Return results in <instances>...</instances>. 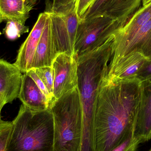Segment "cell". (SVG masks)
<instances>
[{"mask_svg": "<svg viewBox=\"0 0 151 151\" xmlns=\"http://www.w3.org/2000/svg\"><path fill=\"white\" fill-rule=\"evenodd\" d=\"M95 1V0H76L75 3L76 10L78 17L81 20Z\"/></svg>", "mask_w": 151, "mask_h": 151, "instance_id": "7402d4cb", "label": "cell"}, {"mask_svg": "<svg viewBox=\"0 0 151 151\" xmlns=\"http://www.w3.org/2000/svg\"><path fill=\"white\" fill-rule=\"evenodd\" d=\"M6 151H54V121L50 109L36 111L22 104Z\"/></svg>", "mask_w": 151, "mask_h": 151, "instance_id": "7a4b0ae2", "label": "cell"}, {"mask_svg": "<svg viewBox=\"0 0 151 151\" xmlns=\"http://www.w3.org/2000/svg\"><path fill=\"white\" fill-rule=\"evenodd\" d=\"M50 109L54 121V151H79L83 112L77 87L56 99Z\"/></svg>", "mask_w": 151, "mask_h": 151, "instance_id": "277c9868", "label": "cell"}, {"mask_svg": "<svg viewBox=\"0 0 151 151\" xmlns=\"http://www.w3.org/2000/svg\"><path fill=\"white\" fill-rule=\"evenodd\" d=\"M38 1V0H26V2L28 4L32 5V6H34L36 4Z\"/></svg>", "mask_w": 151, "mask_h": 151, "instance_id": "484cf974", "label": "cell"}, {"mask_svg": "<svg viewBox=\"0 0 151 151\" xmlns=\"http://www.w3.org/2000/svg\"><path fill=\"white\" fill-rule=\"evenodd\" d=\"M18 98L31 110L42 111L49 109L47 98L32 78L27 73H23Z\"/></svg>", "mask_w": 151, "mask_h": 151, "instance_id": "9a60e30c", "label": "cell"}, {"mask_svg": "<svg viewBox=\"0 0 151 151\" xmlns=\"http://www.w3.org/2000/svg\"><path fill=\"white\" fill-rule=\"evenodd\" d=\"M143 0H95L83 19L107 16L115 19L122 27L143 6Z\"/></svg>", "mask_w": 151, "mask_h": 151, "instance_id": "52a82bcc", "label": "cell"}, {"mask_svg": "<svg viewBox=\"0 0 151 151\" xmlns=\"http://www.w3.org/2000/svg\"><path fill=\"white\" fill-rule=\"evenodd\" d=\"M52 66L55 73L54 96L56 100L77 87L76 58L61 53L57 56Z\"/></svg>", "mask_w": 151, "mask_h": 151, "instance_id": "ba28073f", "label": "cell"}, {"mask_svg": "<svg viewBox=\"0 0 151 151\" xmlns=\"http://www.w3.org/2000/svg\"><path fill=\"white\" fill-rule=\"evenodd\" d=\"M151 1V0H143L142 4L143 6L146 5L148 4V3L150 2Z\"/></svg>", "mask_w": 151, "mask_h": 151, "instance_id": "4316f807", "label": "cell"}, {"mask_svg": "<svg viewBox=\"0 0 151 151\" xmlns=\"http://www.w3.org/2000/svg\"><path fill=\"white\" fill-rule=\"evenodd\" d=\"M151 19V1L141 7L122 28L114 34L112 55H116L125 47L138 30Z\"/></svg>", "mask_w": 151, "mask_h": 151, "instance_id": "8fae6325", "label": "cell"}, {"mask_svg": "<svg viewBox=\"0 0 151 151\" xmlns=\"http://www.w3.org/2000/svg\"><path fill=\"white\" fill-rule=\"evenodd\" d=\"M57 55L52 38L48 12L46 24L35 50L32 69L52 66L53 62Z\"/></svg>", "mask_w": 151, "mask_h": 151, "instance_id": "5bb4252c", "label": "cell"}, {"mask_svg": "<svg viewBox=\"0 0 151 151\" xmlns=\"http://www.w3.org/2000/svg\"><path fill=\"white\" fill-rule=\"evenodd\" d=\"M119 22L107 16L81 19L76 37V58L91 52L104 44L118 29Z\"/></svg>", "mask_w": 151, "mask_h": 151, "instance_id": "5b68a950", "label": "cell"}, {"mask_svg": "<svg viewBox=\"0 0 151 151\" xmlns=\"http://www.w3.org/2000/svg\"><path fill=\"white\" fill-rule=\"evenodd\" d=\"M136 78L140 81L151 79V59L147 60L137 74Z\"/></svg>", "mask_w": 151, "mask_h": 151, "instance_id": "cb8c5ba5", "label": "cell"}, {"mask_svg": "<svg viewBox=\"0 0 151 151\" xmlns=\"http://www.w3.org/2000/svg\"><path fill=\"white\" fill-rule=\"evenodd\" d=\"M51 24L52 38L58 55L65 53L74 56V46L81 19L76 14L75 5L58 12L47 7ZM75 57V56H74Z\"/></svg>", "mask_w": 151, "mask_h": 151, "instance_id": "8992f818", "label": "cell"}, {"mask_svg": "<svg viewBox=\"0 0 151 151\" xmlns=\"http://www.w3.org/2000/svg\"><path fill=\"white\" fill-rule=\"evenodd\" d=\"M140 53L151 59V19L137 32L133 39L116 55L111 56L107 75L112 72L126 58L132 53Z\"/></svg>", "mask_w": 151, "mask_h": 151, "instance_id": "9c48e42d", "label": "cell"}, {"mask_svg": "<svg viewBox=\"0 0 151 151\" xmlns=\"http://www.w3.org/2000/svg\"><path fill=\"white\" fill-rule=\"evenodd\" d=\"M114 35L104 44L76 58L77 88L83 112V123L94 124L99 90L108 71L112 55Z\"/></svg>", "mask_w": 151, "mask_h": 151, "instance_id": "3957f363", "label": "cell"}, {"mask_svg": "<svg viewBox=\"0 0 151 151\" xmlns=\"http://www.w3.org/2000/svg\"><path fill=\"white\" fill-rule=\"evenodd\" d=\"M149 151H151V149H150V150Z\"/></svg>", "mask_w": 151, "mask_h": 151, "instance_id": "f1b7e54d", "label": "cell"}, {"mask_svg": "<svg viewBox=\"0 0 151 151\" xmlns=\"http://www.w3.org/2000/svg\"><path fill=\"white\" fill-rule=\"evenodd\" d=\"M23 74L14 63L0 59V96L7 103L17 98Z\"/></svg>", "mask_w": 151, "mask_h": 151, "instance_id": "4fadbf2b", "label": "cell"}, {"mask_svg": "<svg viewBox=\"0 0 151 151\" xmlns=\"http://www.w3.org/2000/svg\"><path fill=\"white\" fill-rule=\"evenodd\" d=\"M141 99L137 78H104L94 110L96 151H112L134 132Z\"/></svg>", "mask_w": 151, "mask_h": 151, "instance_id": "6da1fadb", "label": "cell"}, {"mask_svg": "<svg viewBox=\"0 0 151 151\" xmlns=\"http://www.w3.org/2000/svg\"><path fill=\"white\" fill-rule=\"evenodd\" d=\"M36 74L41 79L54 101V83L55 73L52 66L34 69Z\"/></svg>", "mask_w": 151, "mask_h": 151, "instance_id": "ac0fdd59", "label": "cell"}, {"mask_svg": "<svg viewBox=\"0 0 151 151\" xmlns=\"http://www.w3.org/2000/svg\"><path fill=\"white\" fill-rule=\"evenodd\" d=\"M48 12L47 11L40 13L31 32L18 52L14 64L22 73L32 69L33 60L37 45L46 24Z\"/></svg>", "mask_w": 151, "mask_h": 151, "instance_id": "30bf717a", "label": "cell"}, {"mask_svg": "<svg viewBox=\"0 0 151 151\" xmlns=\"http://www.w3.org/2000/svg\"><path fill=\"white\" fill-rule=\"evenodd\" d=\"M26 73L29 76H31L33 80L35 81V83H36L37 86L39 87V88L40 89V90L41 91L42 93L44 94L45 97L47 98V99L48 101L50 109V106H51L52 103L55 101L53 100L52 97L50 96V94L49 93L47 89L46 88L45 84H44L41 79L36 74L34 69H31V70H29Z\"/></svg>", "mask_w": 151, "mask_h": 151, "instance_id": "44dd1931", "label": "cell"}, {"mask_svg": "<svg viewBox=\"0 0 151 151\" xmlns=\"http://www.w3.org/2000/svg\"><path fill=\"white\" fill-rule=\"evenodd\" d=\"M33 7L22 0H0V23L16 20L25 24Z\"/></svg>", "mask_w": 151, "mask_h": 151, "instance_id": "2e32d148", "label": "cell"}, {"mask_svg": "<svg viewBox=\"0 0 151 151\" xmlns=\"http://www.w3.org/2000/svg\"><path fill=\"white\" fill-rule=\"evenodd\" d=\"M8 104L7 101L5 100V99L0 96V121L1 120V112L2 109L3 108L4 106L6 104Z\"/></svg>", "mask_w": 151, "mask_h": 151, "instance_id": "d4e9b609", "label": "cell"}, {"mask_svg": "<svg viewBox=\"0 0 151 151\" xmlns=\"http://www.w3.org/2000/svg\"><path fill=\"white\" fill-rule=\"evenodd\" d=\"M22 1H26V0H22Z\"/></svg>", "mask_w": 151, "mask_h": 151, "instance_id": "83f0119b", "label": "cell"}, {"mask_svg": "<svg viewBox=\"0 0 151 151\" xmlns=\"http://www.w3.org/2000/svg\"><path fill=\"white\" fill-rule=\"evenodd\" d=\"M76 1V0H53L51 7H50V8L52 11L58 12L75 5Z\"/></svg>", "mask_w": 151, "mask_h": 151, "instance_id": "603a6c76", "label": "cell"}, {"mask_svg": "<svg viewBox=\"0 0 151 151\" xmlns=\"http://www.w3.org/2000/svg\"><path fill=\"white\" fill-rule=\"evenodd\" d=\"M141 82V99L134 134L142 143L151 139V79Z\"/></svg>", "mask_w": 151, "mask_h": 151, "instance_id": "7c38bea8", "label": "cell"}, {"mask_svg": "<svg viewBox=\"0 0 151 151\" xmlns=\"http://www.w3.org/2000/svg\"><path fill=\"white\" fill-rule=\"evenodd\" d=\"M12 125V122L0 121V151H6Z\"/></svg>", "mask_w": 151, "mask_h": 151, "instance_id": "ffe728a7", "label": "cell"}, {"mask_svg": "<svg viewBox=\"0 0 151 151\" xmlns=\"http://www.w3.org/2000/svg\"><path fill=\"white\" fill-rule=\"evenodd\" d=\"M141 141L131 133L123 143L114 149L112 151H137Z\"/></svg>", "mask_w": 151, "mask_h": 151, "instance_id": "d6986e66", "label": "cell"}, {"mask_svg": "<svg viewBox=\"0 0 151 151\" xmlns=\"http://www.w3.org/2000/svg\"><path fill=\"white\" fill-rule=\"evenodd\" d=\"M29 27L16 20H8L3 29L4 33L9 40H14L29 32Z\"/></svg>", "mask_w": 151, "mask_h": 151, "instance_id": "e0dca14e", "label": "cell"}]
</instances>
